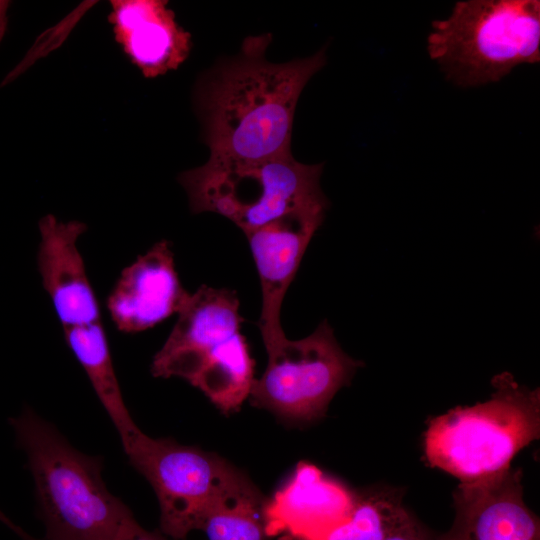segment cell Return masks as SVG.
I'll use <instances>...</instances> for the list:
<instances>
[{"mask_svg":"<svg viewBox=\"0 0 540 540\" xmlns=\"http://www.w3.org/2000/svg\"><path fill=\"white\" fill-rule=\"evenodd\" d=\"M270 41V34L247 37L236 56L197 83L196 109L211 157L257 161L291 153L298 99L325 65V49L272 63L266 58Z\"/></svg>","mask_w":540,"mask_h":540,"instance_id":"6da1fadb","label":"cell"},{"mask_svg":"<svg viewBox=\"0 0 540 540\" xmlns=\"http://www.w3.org/2000/svg\"><path fill=\"white\" fill-rule=\"evenodd\" d=\"M10 424L27 457L46 540H117L134 516L106 487L100 457L74 448L30 408Z\"/></svg>","mask_w":540,"mask_h":540,"instance_id":"7a4b0ae2","label":"cell"},{"mask_svg":"<svg viewBox=\"0 0 540 540\" xmlns=\"http://www.w3.org/2000/svg\"><path fill=\"white\" fill-rule=\"evenodd\" d=\"M485 402L456 407L431 420L424 435L425 458L461 483L510 468L513 457L540 435V392L502 373Z\"/></svg>","mask_w":540,"mask_h":540,"instance_id":"3957f363","label":"cell"},{"mask_svg":"<svg viewBox=\"0 0 540 540\" xmlns=\"http://www.w3.org/2000/svg\"><path fill=\"white\" fill-rule=\"evenodd\" d=\"M431 25L428 54L456 85L498 82L520 64L540 62L539 0L457 1Z\"/></svg>","mask_w":540,"mask_h":540,"instance_id":"277c9868","label":"cell"},{"mask_svg":"<svg viewBox=\"0 0 540 540\" xmlns=\"http://www.w3.org/2000/svg\"><path fill=\"white\" fill-rule=\"evenodd\" d=\"M322 169L291 153L257 161L210 156L181 173L179 182L193 213L222 215L245 234L299 206L328 201L320 187Z\"/></svg>","mask_w":540,"mask_h":540,"instance_id":"5b68a950","label":"cell"},{"mask_svg":"<svg viewBox=\"0 0 540 540\" xmlns=\"http://www.w3.org/2000/svg\"><path fill=\"white\" fill-rule=\"evenodd\" d=\"M124 452L153 487L162 532L176 540L198 530L207 510L249 481L221 457L139 430Z\"/></svg>","mask_w":540,"mask_h":540,"instance_id":"8992f818","label":"cell"},{"mask_svg":"<svg viewBox=\"0 0 540 540\" xmlns=\"http://www.w3.org/2000/svg\"><path fill=\"white\" fill-rule=\"evenodd\" d=\"M265 348L268 363L263 375L253 381L250 401L294 419L321 416L361 366L342 350L327 320L305 338L284 336Z\"/></svg>","mask_w":540,"mask_h":540,"instance_id":"52a82bcc","label":"cell"},{"mask_svg":"<svg viewBox=\"0 0 540 540\" xmlns=\"http://www.w3.org/2000/svg\"><path fill=\"white\" fill-rule=\"evenodd\" d=\"M328 206V201L302 205L245 233L261 284L258 327L264 346L285 336L282 302Z\"/></svg>","mask_w":540,"mask_h":540,"instance_id":"ba28073f","label":"cell"},{"mask_svg":"<svg viewBox=\"0 0 540 540\" xmlns=\"http://www.w3.org/2000/svg\"><path fill=\"white\" fill-rule=\"evenodd\" d=\"M235 291L200 286L178 312L177 321L151 365L155 377H180L190 384L209 356L241 332L244 321Z\"/></svg>","mask_w":540,"mask_h":540,"instance_id":"9c48e42d","label":"cell"},{"mask_svg":"<svg viewBox=\"0 0 540 540\" xmlns=\"http://www.w3.org/2000/svg\"><path fill=\"white\" fill-rule=\"evenodd\" d=\"M521 481V470L510 467L461 483L453 526L438 540H539V520L524 502Z\"/></svg>","mask_w":540,"mask_h":540,"instance_id":"30bf717a","label":"cell"},{"mask_svg":"<svg viewBox=\"0 0 540 540\" xmlns=\"http://www.w3.org/2000/svg\"><path fill=\"white\" fill-rule=\"evenodd\" d=\"M356 497L316 466L301 462L289 480L265 502L267 536L324 540L349 515Z\"/></svg>","mask_w":540,"mask_h":540,"instance_id":"8fae6325","label":"cell"},{"mask_svg":"<svg viewBox=\"0 0 540 540\" xmlns=\"http://www.w3.org/2000/svg\"><path fill=\"white\" fill-rule=\"evenodd\" d=\"M189 296L179 280L171 245L161 240L123 269L107 307L120 331L137 333L178 314Z\"/></svg>","mask_w":540,"mask_h":540,"instance_id":"7c38bea8","label":"cell"},{"mask_svg":"<svg viewBox=\"0 0 540 540\" xmlns=\"http://www.w3.org/2000/svg\"><path fill=\"white\" fill-rule=\"evenodd\" d=\"M39 230L38 270L63 329L101 321L77 244L86 225L75 220L62 222L48 214L39 221Z\"/></svg>","mask_w":540,"mask_h":540,"instance_id":"4fadbf2b","label":"cell"},{"mask_svg":"<svg viewBox=\"0 0 540 540\" xmlns=\"http://www.w3.org/2000/svg\"><path fill=\"white\" fill-rule=\"evenodd\" d=\"M108 16L116 42L146 78L177 69L188 57L191 35L162 0H114Z\"/></svg>","mask_w":540,"mask_h":540,"instance_id":"5bb4252c","label":"cell"},{"mask_svg":"<svg viewBox=\"0 0 540 540\" xmlns=\"http://www.w3.org/2000/svg\"><path fill=\"white\" fill-rule=\"evenodd\" d=\"M64 336L126 445L140 429L125 405L101 321L64 328Z\"/></svg>","mask_w":540,"mask_h":540,"instance_id":"9a60e30c","label":"cell"},{"mask_svg":"<svg viewBox=\"0 0 540 540\" xmlns=\"http://www.w3.org/2000/svg\"><path fill=\"white\" fill-rule=\"evenodd\" d=\"M254 366L247 340L238 332L209 356L191 385L224 413L237 411L249 397Z\"/></svg>","mask_w":540,"mask_h":540,"instance_id":"2e32d148","label":"cell"},{"mask_svg":"<svg viewBox=\"0 0 540 540\" xmlns=\"http://www.w3.org/2000/svg\"><path fill=\"white\" fill-rule=\"evenodd\" d=\"M265 500L250 481L217 500L198 530L207 540H266Z\"/></svg>","mask_w":540,"mask_h":540,"instance_id":"e0dca14e","label":"cell"},{"mask_svg":"<svg viewBox=\"0 0 540 540\" xmlns=\"http://www.w3.org/2000/svg\"><path fill=\"white\" fill-rule=\"evenodd\" d=\"M409 516L397 496L375 493L356 497L347 518L324 540H385Z\"/></svg>","mask_w":540,"mask_h":540,"instance_id":"ac0fdd59","label":"cell"},{"mask_svg":"<svg viewBox=\"0 0 540 540\" xmlns=\"http://www.w3.org/2000/svg\"><path fill=\"white\" fill-rule=\"evenodd\" d=\"M385 540H432L410 516Z\"/></svg>","mask_w":540,"mask_h":540,"instance_id":"d6986e66","label":"cell"},{"mask_svg":"<svg viewBox=\"0 0 540 540\" xmlns=\"http://www.w3.org/2000/svg\"><path fill=\"white\" fill-rule=\"evenodd\" d=\"M117 540H169L155 531H148L137 520L132 519L122 530Z\"/></svg>","mask_w":540,"mask_h":540,"instance_id":"ffe728a7","label":"cell"},{"mask_svg":"<svg viewBox=\"0 0 540 540\" xmlns=\"http://www.w3.org/2000/svg\"><path fill=\"white\" fill-rule=\"evenodd\" d=\"M6 7H7V2H0V39H1L2 34L4 32V29H5V23H6L5 10H6Z\"/></svg>","mask_w":540,"mask_h":540,"instance_id":"44dd1931","label":"cell"},{"mask_svg":"<svg viewBox=\"0 0 540 540\" xmlns=\"http://www.w3.org/2000/svg\"><path fill=\"white\" fill-rule=\"evenodd\" d=\"M16 534H18L23 540H37L33 538L31 535L27 534L20 527L17 529Z\"/></svg>","mask_w":540,"mask_h":540,"instance_id":"7402d4cb","label":"cell"}]
</instances>
